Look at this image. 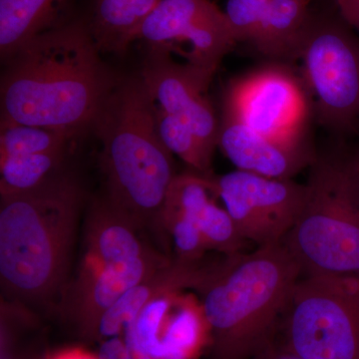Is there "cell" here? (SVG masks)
Wrapping results in <instances>:
<instances>
[{
  "label": "cell",
  "instance_id": "obj_19",
  "mask_svg": "<svg viewBox=\"0 0 359 359\" xmlns=\"http://www.w3.org/2000/svg\"><path fill=\"white\" fill-rule=\"evenodd\" d=\"M309 1L271 0L261 14L252 46L266 57L297 59L299 44L311 20Z\"/></svg>",
  "mask_w": 359,
  "mask_h": 359
},
{
  "label": "cell",
  "instance_id": "obj_1",
  "mask_svg": "<svg viewBox=\"0 0 359 359\" xmlns=\"http://www.w3.org/2000/svg\"><path fill=\"white\" fill-rule=\"evenodd\" d=\"M86 20H67L4 61L1 120L76 137L92 130L118 78L101 58Z\"/></svg>",
  "mask_w": 359,
  "mask_h": 359
},
{
  "label": "cell",
  "instance_id": "obj_26",
  "mask_svg": "<svg viewBox=\"0 0 359 359\" xmlns=\"http://www.w3.org/2000/svg\"><path fill=\"white\" fill-rule=\"evenodd\" d=\"M340 18L359 35V0H334Z\"/></svg>",
  "mask_w": 359,
  "mask_h": 359
},
{
  "label": "cell",
  "instance_id": "obj_23",
  "mask_svg": "<svg viewBox=\"0 0 359 359\" xmlns=\"http://www.w3.org/2000/svg\"><path fill=\"white\" fill-rule=\"evenodd\" d=\"M199 226L208 250H216L223 256L243 252L248 243L228 211L217 205L216 198L201 215Z\"/></svg>",
  "mask_w": 359,
  "mask_h": 359
},
{
  "label": "cell",
  "instance_id": "obj_5",
  "mask_svg": "<svg viewBox=\"0 0 359 359\" xmlns=\"http://www.w3.org/2000/svg\"><path fill=\"white\" fill-rule=\"evenodd\" d=\"M302 212L283 244L302 276L359 275L356 154L314 159Z\"/></svg>",
  "mask_w": 359,
  "mask_h": 359
},
{
  "label": "cell",
  "instance_id": "obj_14",
  "mask_svg": "<svg viewBox=\"0 0 359 359\" xmlns=\"http://www.w3.org/2000/svg\"><path fill=\"white\" fill-rule=\"evenodd\" d=\"M140 229L107 198L93 201L85 226V242L90 256L99 266L133 261L155 252L142 240Z\"/></svg>",
  "mask_w": 359,
  "mask_h": 359
},
{
  "label": "cell",
  "instance_id": "obj_2",
  "mask_svg": "<svg viewBox=\"0 0 359 359\" xmlns=\"http://www.w3.org/2000/svg\"><path fill=\"white\" fill-rule=\"evenodd\" d=\"M92 130L102 145L105 197L167 250L163 210L176 168L140 75L118 78Z\"/></svg>",
  "mask_w": 359,
  "mask_h": 359
},
{
  "label": "cell",
  "instance_id": "obj_12",
  "mask_svg": "<svg viewBox=\"0 0 359 359\" xmlns=\"http://www.w3.org/2000/svg\"><path fill=\"white\" fill-rule=\"evenodd\" d=\"M171 261V257L155 250L126 263L86 269L78 280L71 302V313L82 332L95 337L97 325L104 313L132 287Z\"/></svg>",
  "mask_w": 359,
  "mask_h": 359
},
{
  "label": "cell",
  "instance_id": "obj_29",
  "mask_svg": "<svg viewBox=\"0 0 359 359\" xmlns=\"http://www.w3.org/2000/svg\"><path fill=\"white\" fill-rule=\"evenodd\" d=\"M264 359H306L302 358L299 354L295 353L294 351L289 348V351H282V353H273L266 354Z\"/></svg>",
  "mask_w": 359,
  "mask_h": 359
},
{
  "label": "cell",
  "instance_id": "obj_4",
  "mask_svg": "<svg viewBox=\"0 0 359 359\" xmlns=\"http://www.w3.org/2000/svg\"><path fill=\"white\" fill-rule=\"evenodd\" d=\"M302 276L283 243L203 262L191 290L216 337L218 358L240 359L263 340Z\"/></svg>",
  "mask_w": 359,
  "mask_h": 359
},
{
  "label": "cell",
  "instance_id": "obj_11",
  "mask_svg": "<svg viewBox=\"0 0 359 359\" xmlns=\"http://www.w3.org/2000/svg\"><path fill=\"white\" fill-rule=\"evenodd\" d=\"M139 75L156 109L186 125L214 155L219 120L207 93L214 76L153 49H145Z\"/></svg>",
  "mask_w": 359,
  "mask_h": 359
},
{
  "label": "cell",
  "instance_id": "obj_17",
  "mask_svg": "<svg viewBox=\"0 0 359 359\" xmlns=\"http://www.w3.org/2000/svg\"><path fill=\"white\" fill-rule=\"evenodd\" d=\"M161 0H93L87 21L102 53L123 54L136 41L139 29Z\"/></svg>",
  "mask_w": 359,
  "mask_h": 359
},
{
  "label": "cell",
  "instance_id": "obj_22",
  "mask_svg": "<svg viewBox=\"0 0 359 359\" xmlns=\"http://www.w3.org/2000/svg\"><path fill=\"white\" fill-rule=\"evenodd\" d=\"M154 111L158 131L168 150L172 154L178 156L193 172L205 177L212 176L214 155L205 149L202 142L183 123L155 107Z\"/></svg>",
  "mask_w": 359,
  "mask_h": 359
},
{
  "label": "cell",
  "instance_id": "obj_27",
  "mask_svg": "<svg viewBox=\"0 0 359 359\" xmlns=\"http://www.w3.org/2000/svg\"><path fill=\"white\" fill-rule=\"evenodd\" d=\"M123 337H124L125 344H126L128 359H153L152 356L141 346L140 342L137 339L133 323L125 330Z\"/></svg>",
  "mask_w": 359,
  "mask_h": 359
},
{
  "label": "cell",
  "instance_id": "obj_6",
  "mask_svg": "<svg viewBox=\"0 0 359 359\" xmlns=\"http://www.w3.org/2000/svg\"><path fill=\"white\" fill-rule=\"evenodd\" d=\"M283 314L302 358L359 359V275L302 276Z\"/></svg>",
  "mask_w": 359,
  "mask_h": 359
},
{
  "label": "cell",
  "instance_id": "obj_9",
  "mask_svg": "<svg viewBox=\"0 0 359 359\" xmlns=\"http://www.w3.org/2000/svg\"><path fill=\"white\" fill-rule=\"evenodd\" d=\"M217 199L248 242L257 247L283 243L302 212L306 185L235 170L209 177Z\"/></svg>",
  "mask_w": 359,
  "mask_h": 359
},
{
  "label": "cell",
  "instance_id": "obj_20",
  "mask_svg": "<svg viewBox=\"0 0 359 359\" xmlns=\"http://www.w3.org/2000/svg\"><path fill=\"white\" fill-rule=\"evenodd\" d=\"M68 151L36 153L0 159V195L34 190L65 170Z\"/></svg>",
  "mask_w": 359,
  "mask_h": 359
},
{
  "label": "cell",
  "instance_id": "obj_31",
  "mask_svg": "<svg viewBox=\"0 0 359 359\" xmlns=\"http://www.w3.org/2000/svg\"><path fill=\"white\" fill-rule=\"evenodd\" d=\"M302 1H311V0H302Z\"/></svg>",
  "mask_w": 359,
  "mask_h": 359
},
{
  "label": "cell",
  "instance_id": "obj_7",
  "mask_svg": "<svg viewBox=\"0 0 359 359\" xmlns=\"http://www.w3.org/2000/svg\"><path fill=\"white\" fill-rule=\"evenodd\" d=\"M297 59L318 121L337 133L359 126V36L353 28L342 18L311 16Z\"/></svg>",
  "mask_w": 359,
  "mask_h": 359
},
{
  "label": "cell",
  "instance_id": "obj_28",
  "mask_svg": "<svg viewBox=\"0 0 359 359\" xmlns=\"http://www.w3.org/2000/svg\"><path fill=\"white\" fill-rule=\"evenodd\" d=\"M52 359H97V356H92L80 351H71L58 354Z\"/></svg>",
  "mask_w": 359,
  "mask_h": 359
},
{
  "label": "cell",
  "instance_id": "obj_16",
  "mask_svg": "<svg viewBox=\"0 0 359 359\" xmlns=\"http://www.w3.org/2000/svg\"><path fill=\"white\" fill-rule=\"evenodd\" d=\"M74 0H0V55L2 63L23 45L69 20Z\"/></svg>",
  "mask_w": 359,
  "mask_h": 359
},
{
  "label": "cell",
  "instance_id": "obj_10",
  "mask_svg": "<svg viewBox=\"0 0 359 359\" xmlns=\"http://www.w3.org/2000/svg\"><path fill=\"white\" fill-rule=\"evenodd\" d=\"M146 49L185 56L186 63L214 76L236 44L226 18L211 0H161L139 29Z\"/></svg>",
  "mask_w": 359,
  "mask_h": 359
},
{
  "label": "cell",
  "instance_id": "obj_25",
  "mask_svg": "<svg viewBox=\"0 0 359 359\" xmlns=\"http://www.w3.org/2000/svg\"><path fill=\"white\" fill-rule=\"evenodd\" d=\"M97 359H128L123 335L104 339L99 347Z\"/></svg>",
  "mask_w": 359,
  "mask_h": 359
},
{
  "label": "cell",
  "instance_id": "obj_18",
  "mask_svg": "<svg viewBox=\"0 0 359 359\" xmlns=\"http://www.w3.org/2000/svg\"><path fill=\"white\" fill-rule=\"evenodd\" d=\"M182 290L159 297L161 320L153 359H188L199 341L203 323H207L200 302L182 297Z\"/></svg>",
  "mask_w": 359,
  "mask_h": 359
},
{
  "label": "cell",
  "instance_id": "obj_13",
  "mask_svg": "<svg viewBox=\"0 0 359 359\" xmlns=\"http://www.w3.org/2000/svg\"><path fill=\"white\" fill-rule=\"evenodd\" d=\"M218 147L237 170L273 179H292L314 160L309 147H294L266 138L224 111Z\"/></svg>",
  "mask_w": 359,
  "mask_h": 359
},
{
  "label": "cell",
  "instance_id": "obj_21",
  "mask_svg": "<svg viewBox=\"0 0 359 359\" xmlns=\"http://www.w3.org/2000/svg\"><path fill=\"white\" fill-rule=\"evenodd\" d=\"M74 137L58 130L1 120L0 159L36 153L68 151Z\"/></svg>",
  "mask_w": 359,
  "mask_h": 359
},
{
  "label": "cell",
  "instance_id": "obj_24",
  "mask_svg": "<svg viewBox=\"0 0 359 359\" xmlns=\"http://www.w3.org/2000/svg\"><path fill=\"white\" fill-rule=\"evenodd\" d=\"M224 11L237 42L254 43L259 30L261 13L248 6L244 0H226Z\"/></svg>",
  "mask_w": 359,
  "mask_h": 359
},
{
  "label": "cell",
  "instance_id": "obj_3",
  "mask_svg": "<svg viewBox=\"0 0 359 359\" xmlns=\"http://www.w3.org/2000/svg\"><path fill=\"white\" fill-rule=\"evenodd\" d=\"M85 191L71 172L0 202L2 289L21 302L45 301L65 280Z\"/></svg>",
  "mask_w": 359,
  "mask_h": 359
},
{
  "label": "cell",
  "instance_id": "obj_30",
  "mask_svg": "<svg viewBox=\"0 0 359 359\" xmlns=\"http://www.w3.org/2000/svg\"><path fill=\"white\" fill-rule=\"evenodd\" d=\"M356 158H358V162L359 165V152L358 153V154H356Z\"/></svg>",
  "mask_w": 359,
  "mask_h": 359
},
{
  "label": "cell",
  "instance_id": "obj_8",
  "mask_svg": "<svg viewBox=\"0 0 359 359\" xmlns=\"http://www.w3.org/2000/svg\"><path fill=\"white\" fill-rule=\"evenodd\" d=\"M223 111L271 140L308 147L313 103L302 77L283 65H269L231 80Z\"/></svg>",
  "mask_w": 359,
  "mask_h": 359
},
{
  "label": "cell",
  "instance_id": "obj_15",
  "mask_svg": "<svg viewBox=\"0 0 359 359\" xmlns=\"http://www.w3.org/2000/svg\"><path fill=\"white\" fill-rule=\"evenodd\" d=\"M202 263L187 264L172 259L166 266L128 290L104 313L97 325L95 337L104 340L120 337L136 320L145 306L161 294L192 289L198 269Z\"/></svg>",
  "mask_w": 359,
  "mask_h": 359
}]
</instances>
